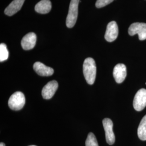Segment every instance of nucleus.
I'll return each mask as SVG.
<instances>
[{"label":"nucleus","instance_id":"nucleus-1","mask_svg":"<svg viewBox=\"0 0 146 146\" xmlns=\"http://www.w3.org/2000/svg\"><path fill=\"white\" fill-rule=\"evenodd\" d=\"M83 72L87 82L89 84H94L96 75V66L93 58H87L84 60L83 65Z\"/></svg>","mask_w":146,"mask_h":146},{"label":"nucleus","instance_id":"nucleus-2","mask_svg":"<svg viewBox=\"0 0 146 146\" xmlns=\"http://www.w3.org/2000/svg\"><path fill=\"white\" fill-rule=\"evenodd\" d=\"M80 0H71L68 14L66 19V25L71 28L75 26L78 16V6Z\"/></svg>","mask_w":146,"mask_h":146},{"label":"nucleus","instance_id":"nucleus-3","mask_svg":"<svg viewBox=\"0 0 146 146\" xmlns=\"http://www.w3.org/2000/svg\"><path fill=\"white\" fill-rule=\"evenodd\" d=\"M25 102L24 94L21 92H16L11 95L8 100V106L11 110H19L24 107Z\"/></svg>","mask_w":146,"mask_h":146},{"label":"nucleus","instance_id":"nucleus-4","mask_svg":"<svg viewBox=\"0 0 146 146\" xmlns=\"http://www.w3.org/2000/svg\"><path fill=\"white\" fill-rule=\"evenodd\" d=\"M128 34L131 36L137 34L140 40H146V23L136 22L131 25L128 29Z\"/></svg>","mask_w":146,"mask_h":146},{"label":"nucleus","instance_id":"nucleus-5","mask_svg":"<svg viewBox=\"0 0 146 146\" xmlns=\"http://www.w3.org/2000/svg\"><path fill=\"white\" fill-rule=\"evenodd\" d=\"M133 107L137 111H141L146 107V89L142 88L137 92L133 101Z\"/></svg>","mask_w":146,"mask_h":146},{"label":"nucleus","instance_id":"nucleus-6","mask_svg":"<svg viewBox=\"0 0 146 146\" xmlns=\"http://www.w3.org/2000/svg\"><path fill=\"white\" fill-rule=\"evenodd\" d=\"M102 123L105 131L106 141L107 143L110 145H112L115 141V134L113 130V123L110 119L106 118L103 120Z\"/></svg>","mask_w":146,"mask_h":146},{"label":"nucleus","instance_id":"nucleus-7","mask_svg":"<svg viewBox=\"0 0 146 146\" xmlns=\"http://www.w3.org/2000/svg\"><path fill=\"white\" fill-rule=\"evenodd\" d=\"M119 34V28L115 21H111L108 23L104 35L106 40L111 42L115 41Z\"/></svg>","mask_w":146,"mask_h":146},{"label":"nucleus","instance_id":"nucleus-8","mask_svg":"<svg viewBox=\"0 0 146 146\" xmlns=\"http://www.w3.org/2000/svg\"><path fill=\"white\" fill-rule=\"evenodd\" d=\"M58 87V84L57 81L54 80L49 82L42 89L43 98L46 100L51 99L57 90Z\"/></svg>","mask_w":146,"mask_h":146},{"label":"nucleus","instance_id":"nucleus-9","mask_svg":"<svg viewBox=\"0 0 146 146\" xmlns=\"http://www.w3.org/2000/svg\"><path fill=\"white\" fill-rule=\"evenodd\" d=\"M113 76L117 84H121L127 76V68L124 64H116L113 70Z\"/></svg>","mask_w":146,"mask_h":146},{"label":"nucleus","instance_id":"nucleus-10","mask_svg":"<svg viewBox=\"0 0 146 146\" xmlns=\"http://www.w3.org/2000/svg\"><path fill=\"white\" fill-rule=\"evenodd\" d=\"M36 42V34L34 33H29L23 37L21 41V46L24 50H31L35 47Z\"/></svg>","mask_w":146,"mask_h":146},{"label":"nucleus","instance_id":"nucleus-11","mask_svg":"<svg viewBox=\"0 0 146 146\" xmlns=\"http://www.w3.org/2000/svg\"><path fill=\"white\" fill-rule=\"evenodd\" d=\"M33 68L36 73L41 76H51L54 73V69L52 68L47 67L40 62L35 63Z\"/></svg>","mask_w":146,"mask_h":146},{"label":"nucleus","instance_id":"nucleus-12","mask_svg":"<svg viewBox=\"0 0 146 146\" xmlns=\"http://www.w3.org/2000/svg\"><path fill=\"white\" fill-rule=\"evenodd\" d=\"M25 0H14L8 5L5 11V13L7 15H13L20 11L24 3Z\"/></svg>","mask_w":146,"mask_h":146},{"label":"nucleus","instance_id":"nucleus-13","mask_svg":"<svg viewBox=\"0 0 146 146\" xmlns=\"http://www.w3.org/2000/svg\"><path fill=\"white\" fill-rule=\"evenodd\" d=\"M51 9L52 3L50 0H41L35 7V10L37 13L43 14L48 13Z\"/></svg>","mask_w":146,"mask_h":146},{"label":"nucleus","instance_id":"nucleus-14","mask_svg":"<svg viewBox=\"0 0 146 146\" xmlns=\"http://www.w3.org/2000/svg\"><path fill=\"white\" fill-rule=\"evenodd\" d=\"M139 138L142 141L146 140V115L142 118L137 129Z\"/></svg>","mask_w":146,"mask_h":146},{"label":"nucleus","instance_id":"nucleus-15","mask_svg":"<svg viewBox=\"0 0 146 146\" xmlns=\"http://www.w3.org/2000/svg\"><path fill=\"white\" fill-rule=\"evenodd\" d=\"M9 56V52L7 46L5 43L0 44V61L3 62L7 60Z\"/></svg>","mask_w":146,"mask_h":146},{"label":"nucleus","instance_id":"nucleus-16","mask_svg":"<svg viewBox=\"0 0 146 146\" xmlns=\"http://www.w3.org/2000/svg\"><path fill=\"white\" fill-rule=\"evenodd\" d=\"M86 146H99L96 138L93 133H89L86 141Z\"/></svg>","mask_w":146,"mask_h":146},{"label":"nucleus","instance_id":"nucleus-17","mask_svg":"<svg viewBox=\"0 0 146 146\" xmlns=\"http://www.w3.org/2000/svg\"><path fill=\"white\" fill-rule=\"evenodd\" d=\"M114 0H97L95 3L96 7L101 8L111 3Z\"/></svg>","mask_w":146,"mask_h":146},{"label":"nucleus","instance_id":"nucleus-18","mask_svg":"<svg viewBox=\"0 0 146 146\" xmlns=\"http://www.w3.org/2000/svg\"><path fill=\"white\" fill-rule=\"evenodd\" d=\"M0 146H5V144L4 143H3V142H1L0 143Z\"/></svg>","mask_w":146,"mask_h":146},{"label":"nucleus","instance_id":"nucleus-19","mask_svg":"<svg viewBox=\"0 0 146 146\" xmlns=\"http://www.w3.org/2000/svg\"></svg>","mask_w":146,"mask_h":146}]
</instances>
